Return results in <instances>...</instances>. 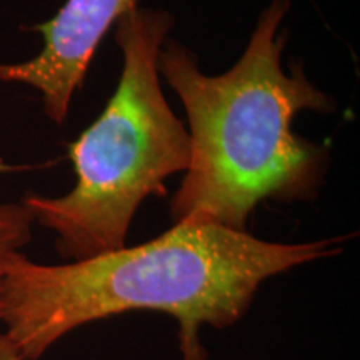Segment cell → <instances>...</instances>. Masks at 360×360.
<instances>
[{
  "label": "cell",
  "instance_id": "1",
  "mask_svg": "<svg viewBox=\"0 0 360 360\" xmlns=\"http://www.w3.org/2000/svg\"><path fill=\"white\" fill-rule=\"evenodd\" d=\"M349 237L272 242L214 224H174L146 244L67 264L20 254L0 276V323L22 360L67 334L134 310L179 323L182 360H207L202 327L227 328L269 278L342 254Z\"/></svg>",
  "mask_w": 360,
  "mask_h": 360
},
{
  "label": "cell",
  "instance_id": "2",
  "mask_svg": "<svg viewBox=\"0 0 360 360\" xmlns=\"http://www.w3.org/2000/svg\"><path fill=\"white\" fill-rule=\"evenodd\" d=\"M290 7V0H270L242 56L222 74L202 72L195 52L179 40L162 45L160 79L182 102L191 139L188 167L169 202L174 224L247 232L259 204L314 202L326 186L330 152L295 134L294 120L305 110L334 114L337 101L307 77L304 62L283 69Z\"/></svg>",
  "mask_w": 360,
  "mask_h": 360
},
{
  "label": "cell",
  "instance_id": "3",
  "mask_svg": "<svg viewBox=\"0 0 360 360\" xmlns=\"http://www.w3.org/2000/svg\"><path fill=\"white\" fill-rule=\"evenodd\" d=\"M175 19L160 7L137 6L115 22L122 70L105 109L70 146L75 186L58 197L22 199L35 224L56 236L64 260H84L127 245L130 225L148 197L186 172L191 139L162 89L160 49Z\"/></svg>",
  "mask_w": 360,
  "mask_h": 360
},
{
  "label": "cell",
  "instance_id": "4",
  "mask_svg": "<svg viewBox=\"0 0 360 360\" xmlns=\"http://www.w3.org/2000/svg\"><path fill=\"white\" fill-rule=\"evenodd\" d=\"M139 0H65L49 20L34 25L42 49L24 62H0V84L37 90L49 120L62 127L75 92L82 87L98 45Z\"/></svg>",
  "mask_w": 360,
  "mask_h": 360
},
{
  "label": "cell",
  "instance_id": "5",
  "mask_svg": "<svg viewBox=\"0 0 360 360\" xmlns=\"http://www.w3.org/2000/svg\"><path fill=\"white\" fill-rule=\"evenodd\" d=\"M34 215L20 202L0 200V276L13 259L24 254L34 237Z\"/></svg>",
  "mask_w": 360,
  "mask_h": 360
},
{
  "label": "cell",
  "instance_id": "6",
  "mask_svg": "<svg viewBox=\"0 0 360 360\" xmlns=\"http://www.w3.org/2000/svg\"><path fill=\"white\" fill-rule=\"evenodd\" d=\"M0 360H22L8 337L0 330Z\"/></svg>",
  "mask_w": 360,
  "mask_h": 360
}]
</instances>
